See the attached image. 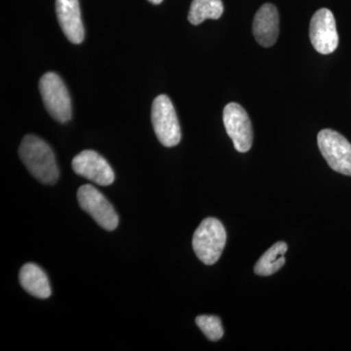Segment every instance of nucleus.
<instances>
[{
	"mask_svg": "<svg viewBox=\"0 0 351 351\" xmlns=\"http://www.w3.org/2000/svg\"><path fill=\"white\" fill-rule=\"evenodd\" d=\"M309 38L314 49L322 55L332 54L338 48L336 20L329 9L321 8L314 14L309 25Z\"/></svg>",
	"mask_w": 351,
	"mask_h": 351,
	"instance_id": "nucleus-8",
	"label": "nucleus"
},
{
	"mask_svg": "<svg viewBox=\"0 0 351 351\" xmlns=\"http://www.w3.org/2000/svg\"><path fill=\"white\" fill-rule=\"evenodd\" d=\"M223 124L235 149L239 152L250 151L253 145V128L248 113L239 104L230 103L223 113Z\"/></svg>",
	"mask_w": 351,
	"mask_h": 351,
	"instance_id": "nucleus-7",
	"label": "nucleus"
},
{
	"mask_svg": "<svg viewBox=\"0 0 351 351\" xmlns=\"http://www.w3.org/2000/svg\"><path fill=\"white\" fill-rule=\"evenodd\" d=\"M149 1L151 2V3L156 4V5H157V4H160L163 0H149Z\"/></svg>",
	"mask_w": 351,
	"mask_h": 351,
	"instance_id": "nucleus-16",
	"label": "nucleus"
},
{
	"mask_svg": "<svg viewBox=\"0 0 351 351\" xmlns=\"http://www.w3.org/2000/svg\"><path fill=\"white\" fill-rule=\"evenodd\" d=\"M196 325L211 341H218L223 337V328L218 316L200 315L196 317Z\"/></svg>",
	"mask_w": 351,
	"mask_h": 351,
	"instance_id": "nucleus-15",
	"label": "nucleus"
},
{
	"mask_svg": "<svg viewBox=\"0 0 351 351\" xmlns=\"http://www.w3.org/2000/svg\"><path fill=\"white\" fill-rule=\"evenodd\" d=\"M223 13L221 0H193L189 12L191 24L197 25L205 20H218Z\"/></svg>",
	"mask_w": 351,
	"mask_h": 351,
	"instance_id": "nucleus-14",
	"label": "nucleus"
},
{
	"mask_svg": "<svg viewBox=\"0 0 351 351\" xmlns=\"http://www.w3.org/2000/svg\"><path fill=\"white\" fill-rule=\"evenodd\" d=\"M71 166L76 174L99 186H110L114 182L112 168L98 152L89 149L80 152L73 159Z\"/></svg>",
	"mask_w": 351,
	"mask_h": 351,
	"instance_id": "nucleus-9",
	"label": "nucleus"
},
{
	"mask_svg": "<svg viewBox=\"0 0 351 351\" xmlns=\"http://www.w3.org/2000/svg\"><path fill=\"white\" fill-rule=\"evenodd\" d=\"M226 232L218 219L207 218L195 230L193 246L201 262L212 265L218 262L225 249Z\"/></svg>",
	"mask_w": 351,
	"mask_h": 351,
	"instance_id": "nucleus-2",
	"label": "nucleus"
},
{
	"mask_svg": "<svg viewBox=\"0 0 351 351\" xmlns=\"http://www.w3.org/2000/svg\"><path fill=\"white\" fill-rule=\"evenodd\" d=\"M318 147L330 167L351 177V144L339 132L324 129L317 136Z\"/></svg>",
	"mask_w": 351,
	"mask_h": 351,
	"instance_id": "nucleus-5",
	"label": "nucleus"
},
{
	"mask_svg": "<svg viewBox=\"0 0 351 351\" xmlns=\"http://www.w3.org/2000/svg\"><path fill=\"white\" fill-rule=\"evenodd\" d=\"M253 34L263 47L276 44L279 34V15L274 4L265 3L258 9L254 18Z\"/></svg>",
	"mask_w": 351,
	"mask_h": 351,
	"instance_id": "nucleus-11",
	"label": "nucleus"
},
{
	"mask_svg": "<svg viewBox=\"0 0 351 351\" xmlns=\"http://www.w3.org/2000/svg\"><path fill=\"white\" fill-rule=\"evenodd\" d=\"M58 22L66 38L73 44L84 40L82 13L78 0H56Z\"/></svg>",
	"mask_w": 351,
	"mask_h": 351,
	"instance_id": "nucleus-10",
	"label": "nucleus"
},
{
	"mask_svg": "<svg viewBox=\"0 0 351 351\" xmlns=\"http://www.w3.org/2000/svg\"><path fill=\"white\" fill-rule=\"evenodd\" d=\"M77 200L83 211L89 214L101 228L112 232L119 226V219L114 208L95 186L91 184L80 186Z\"/></svg>",
	"mask_w": 351,
	"mask_h": 351,
	"instance_id": "nucleus-6",
	"label": "nucleus"
},
{
	"mask_svg": "<svg viewBox=\"0 0 351 351\" xmlns=\"http://www.w3.org/2000/svg\"><path fill=\"white\" fill-rule=\"evenodd\" d=\"M21 285L29 295L38 299H47L51 295V287L48 277L38 265L25 263L20 270Z\"/></svg>",
	"mask_w": 351,
	"mask_h": 351,
	"instance_id": "nucleus-12",
	"label": "nucleus"
},
{
	"mask_svg": "<svg viewBox=\"0 0 351 351\" xmlns=\"http://www.w3.org/2000/svg\"><path fill=\"white\" fill-rule=\"evenodd\" d=\"M19 156L27 169L38 181L56 184L59 179L56 158L47 143L34 135H27L19 147Z\"/></svg>",
	"mask_w": 351,
	"mask_h": 351,
	"instance_id": "nucleus-1",
	"label": "nucleus"
},
{
	"mask_svg": "<svg viewBox=\"0 0 351 351\" xmlns=\"http://www.w3.org/2000/svg\"><path fill=\"white\" fill-rule=\"evenodd\" d=\"M287 250L288 245L285 242H277L272 245L256 263L254 267L255 274L261 276H269L276 274L285 265V254Z\"/></svg>",
	"mask_w": 351,
	"mask_h": 351,
	"instance_id": "nucleus-13",
	"label": "nucleus"
},
{
	"mask_svg": "<svg viewBox=\"0 0 351 351\" xmlns=\"http://www.w3.org/2000/svg\"><path fill=\"white\" fill-rule=\"evenodd\" d=\"M152 122L156 137L164 147H176L181 142V126L169 97L159 95L154 99L152 107Z\"/></svg>",
	"mask_w": 351,
	"mask_h": 351,
	"instance_id": "nucleus-4",
	"label": "nucleus"
},
{
	"mask_svg": "<svg viewBox=\"0 0 351 351\" xmlns=\"http://www.w3.org/2000/svg\"><path fill=\"white\" fill-rule=\"evenodd\" d=\"M39 91L48 113L59 123L71 119V100L66 85L57 73L49 71L39 80Z\"/></svg>",
	"mask_w": 351,
	"mask_h": 351,
	"instance_id": "nucleus-3",
	"label": "nucleus"
}]
</instances>
